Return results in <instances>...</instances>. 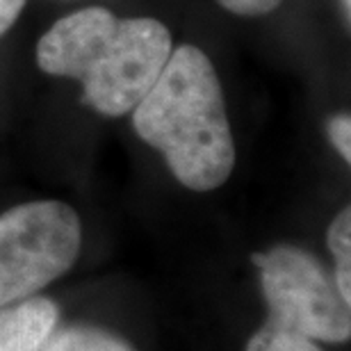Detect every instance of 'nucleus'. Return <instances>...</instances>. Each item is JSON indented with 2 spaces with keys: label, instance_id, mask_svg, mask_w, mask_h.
Returning a JSON list of instances; mask_svg holds the SVG:
<instances>
[{
  "label": "nucleus",
  "instance_id": "obj_7",
  "mask_svg": "<svg viewBox=\"0 0 351 351\" xmlns=\"http://www.w3.org/2000/svg\"><path fill=\"white\" fill-rule=\"evenodd\" d=\"M326 242L335 261V285L340 297L351 304V208H342L326 230Z\"/></svg>",
  "mask_w": 351,
  "mask_h": 351
},
{
  "label": "nucleus",
  "instance_id": "obj_1",
  "mask_svg": "<svg viewBox=\"0 0 351 351\" xmlns=\"http://www.w3.org/2000/svg\"><path fill=\"white\" fill-rule=\"evenodd\" d=\"M173 51V34L151 16H117L82 7L58 19L37 44L48 75L82 85V103L103 117H123L146 96Z\"/></svg>",
  "mask_w": 351,
  "mask_h": 351
},
{
  "label": "nucleus",
  "instance_id": "obj_12",
  "mask_svg": "<svg viewBox=\"0 0 351 351\" xmlns=\"http://www.w3.org/2000/svg\"><path fill=\"white\" fill-rule=\"evenodd\" d=\"M340 7H342V12H345V21L349 25V21H351V0H340Z\"/></svg>",
  "mask_w": 351,
  "mask_h": 351
},
{
  "label": "nucleus",
  "instance_id": "obj_2",
  "mask_svg": "<svg viewBox=\"0 0 351 351\" xmlns=\"http://www.w3.org/2000/svg\"><path fill=\"white\" fill-rule=\"evenodd\" d=\"M132 128L162 153L173 178L192 192H213L235 169L221 82L199 46L173 48L162 73L132 108Z\"/></svg>",
  "mask_w": 351,
  "mask_h": 351
},
{
  "label": "nucleus",
  "instance_id": "obj_11",
  "mask_svg": "<svg viewBox=\"0 0 351 351\" xmlns=\"http://www.w3.org/2000/svg\"><path fill=\"white\" fill-rule=\"evenodd\" d=\"M27 0H0V37L16 23Z\"/></svg>",
  "mask_w": 351,
  "mask_h": 351
},
{
  "label": "nucleus",
  "instance_id": "obj_4",
  "mask_svg": "<svg viewBox=\"0 0 351 351\" xmlns=\"http://www.w3.org/2000/svg\"><path fill=\"white\" fill-rule=\"evenodd\" d=\"M261 269L269 319L294 328L317 342H347L351 338V304L311 251L278 244L251 256Z\"/></svg>",
  "mask_w": 351,
  "mask_h": 351
},
{
  "label": "nucleus",
  "instance_id": "obj_10",
  "mask_svg": "<svg viewBox=\"0 0 351 351\" xmlns=\"http://www.w3.org/2000/svg\"><path fill=\"white\" fill-rule=\"evenodd\" d=\"M215 3L235 16H265L276 12L283 0H215Z\"/></svg>",
  "mask_w": 351,
  "mask_h": 351
},
{
  "label": "nucleus",
  "instance_id": "obj_3",
  "mask_svg": "<svg viewBox=\"0 0 351 351\" xmlns=\"http://www.w3.org/2000/svg\"><path fill=\"white\" fill-rule=\"evenodd\" d=\"M82 247L80 215L64 201H27L0 215V308L44 290Z\"/></svg>",
  "mask_w": 351,
  "mask_h": 351
},
{
  "label": "nucleus",
  "instance_id": "obj_5",
  "mask_svg": "<svg viewBox=\"0 0 351 351\" xmlns=\"http://www.w3.org/2000/svg\"><path fill=\"white\" fill-rule=\"evenodd\" d=\"M60 308L46 297H27L0 308V351H39L58 326Z\"/></svg>",
  "mask_w": 351,
  "mask_h": 351
},
{
  "label": "nucleus",
  "instance_id": "obj_8",
  "mask_svg": "<svg viewBox=\"0 0 351 351\" xmlns=\"http://www.w3.org/2000/svg\"><path fill=\"white\" fill-rule=\"evenodd\" d=\"M244 351H324L317 340L267 317L261 331L251 335Z\"/></svg>",
  "mask_w": 351,
  "mask_h": 351
},
{
  "label": "nucleus",
  "instance_id": "obj_6",
  "mask_svg": "<svg viewBox=\"0 0 351 351\" xmlns=\"http://www.w3.org/2000/svg\"><path fill=\"white\" fill-rule=\"evenodd\" d=\"M46 351H135L117 333L98 326H71L46 342Z\"/></svg>",
  "mask_w": 351,
  "mask_h": 351
},
{
  "label": "nucleus",
  "instance_id": "obj_9",
  "mask_svg": "<svg viewBox=\"0 0 351 351\" xmlns=\"http://www.w3.org/2000/svg\"><path fill=\"white\" fill-rule=\"evenodd\" d=\"M326 130H328V139H331V144L335 146V151H338V156L349 165L351 162V117L347 112H340V114H335L331 121H328Z\"/></svg>",
  "mask_w": 351,
  "mask_h": 351
}]
</instances>
